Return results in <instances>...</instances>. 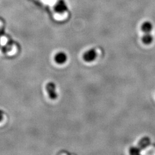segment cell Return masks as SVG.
<instances>
[{"mask_svg": "<svg viewBox=\"0 0 155 155\" xmlns=\"http://www.w3.org/2000/svg\"><path fill=\"white\" fill-rule=\"evenodd\" d=\"M46 90L51 99L55 100L58 97V94L56 91V84L54 82H48L46 84Z\"/></svg>", "mask_w": 155, "mask_h": 155, "instance_id": "1", "label": "cell"}, {"mask_svg": "<svg viewBox=\"0 0 155 155\" xmlns=\"http://www.w3.org/2000/svg\"><path fill=\"white\" fill-rule=\"evenodd\" d=\"M97 57V53L94 49L88 50L84 53L83 60L86 62H91L95 60Z\"/></svg>", "mask_w": 155, "mask_h": 155, "instance_id": "2", "label": "cell"}, {"mask_svg": "<svg viewBox=\"0 0 155 155\" xmlns=\"http://www.w3.org/2000/svg\"><path fill=\"white\" fill-rule=\"evenodd\" d=\"M55 61L59 64H63L67 61V56L64 52H59L56 54Z\"/></svg>", "mask_w": 155, "mask_h": 155, "instance_id": "3", "label": "cell"}, {"mask_svg": "<svg viewBox=\"0 0 155 155\" xmlns=\"http://www.w3.org/2000/svg\"><path fill=\"white\" fill-rule=\"evenodd\" d=\"M150 144V139L148 137H144L139 141L138 146L140 149H144L147 148Z\"/></svg>", "mask_w": 155, "mask_h": 155, "instance_id": "4", "label": "cell"}, {"mask_svg": "<svg viewBox=\"0 0 155 155\" xmlns=\"http://www.w3.org/2000/svg\"><path fill=\"white\" fill-rule=\"evenodd\" d=\"M143 42L145 45H150L153 41V37L150 33H147L144 35L142 38Z\"/></svg>", "mask_w": 155, "mask_h": 155, "instance_id": "5", "label": "cell"}, {"mask_svg": "<svg viewBox=\"0 0 155 155\" xmlns=\"http://www.w3.org/2000/svg\"><path fill=\"white\" fill-rule=\"evenodd\" d=\"M152 29V25L150 22H144L142 25V29L145 33H150Z\"/></svg>", "mask_w": 155, "mask_h": 155, "instance_id": "6", "label": "cell"}, {"mask_svg": "<svg viewBox=\"0 0 155 155\" xmlns=\"http://www.w3.org/2000/svg\"><path fill=\"white\" fill-rule=\"evenodd\" d=\"M141 149L139 147H133L129 149V153L131 155H137L140 153Z\"/></svg>", "mask_w": 155, "mask_h": 155, "instance_id": "7", "label": "cell"}, {"mask_svg": "<svg viewBox=\"0 0 155 155\" xmlns=\"http://www.w3.org/2000/svg\"><path fill=\"white\" fill-rule=\"evenodd\" d=\"M4 115V111H2V110L0 109V122H1V121L3 120Z\"/></svg>", "mask_w": 155, "mask_h": 155, "instance_id": "8", "label": "cell"}, {"mask_svg": "<svg viewBox=\"0 0 155 155\" xmlns=\"http://www.w3.org/2000/svg\"><path fill=\"white\" fill-rule=\"evenodd\" d=\"M0 45H1V39H0Z\"/></svg>", "mask_w": 155, "mask_h": 155, "instance_id": "9", "label": "cell"}]
</instances>
